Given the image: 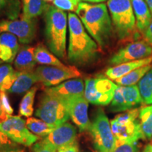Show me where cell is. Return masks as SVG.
Segmentation results:
<instances>
[{
    "label": "cell",
    "instance_id": "42",
    "mask_svg": "<svg viewBox=\"0 0 152 152\" xmlns=\"http://www.w3.org/2000/svg\"><path fill=\"white\" fill-rule=\"evenodd\" d=\"M80 1H87V2H92V3H99L102 1H106V0H80Z\"/></svg>",
    "mask_w": 152,
    "mask_h": 152
},
{
    "label": "cell",
    "instance_id": "22",
    "mask_svg": "<svg viewBox=\"0 0 152 152\" xmlns=\"http://www.w3.org/2000/svg\"><path fill=\"white\" fill-rule=\"evenodd\" d=\"M22 2L21 16L27 19H35L45 13L49 7L45 0H22Z\"/></svg>",
    "mask_w": 152,
    "mask_h": 152
},
{
    "label": "cell",
    "instance_id": "20",
    "mask_svg": "<svg viewBox=\"0 0 152 152\" xmlns=\"http://www.w3.org/2000/svg\"><path fill=\"white\" fill-rule=\"evenodd\" d=\"M35 48L30 46H24L19 49L15 58L14 66L18 71H33L35 64Z\"/></svg>",
    "mask_w": 152,
    "mask_h": 152
},
{
    "label": "cell",
    "instance_id": "37",
    "mask_svg": "<svg viewBox=\"0 0 152 152\" xmlns=\"http://www.w3.org/2000/svg\"><path fill=\"white\" fill-rule=\"evenodd\" d=\"M144 39L152 47V20L145 31L144 32Z\"/></svg>",
    "mask_w": 152,
    "mask_h": 152
},
{
    "label": "cell",
    "instance_id": "30",
    "mask_svg": "<svg viewBox=\"0 0 152 152\" xmlns=\"http://www.w3.org/2000/svg\"><path fill=\"white\" fill-rule=\"evenodd\" d=\"M37 87H34L28 90L20 102L19 114L26 117H30L33 113V104Z\"/></svg>",
    "mask_w": 152,
    "mask_h": 152
},
{
    "label": "cell",
    "instance_id": "32",
    "mask_svg": "<svg viewBox=\"0 0 152 152\" xmlns=\"http://www.w3.org/2000/svg\"><path fill=\"white\" fill-rule=\"evenodd\" d=\"M54 7L63 11H76L80 0H54Z\"/></svg>",
    "mask_w": 152,
    "mask_h": 152
},
{
    "label": "cell",
    "instance_id": "13",
    "mask_svg": "<svg viewBox=\"0 0 152 152\" xmlns=\"http://www.w3.org/2000/svg\"><path fill=\"white\" fill-rule=\"evenodd\" d=\"M142 103H143V101L138 85H118L111 101L110 110L113 112L128 111Z\"/></svg>",
    "mask_w": 152,
    "mask_h": 152
},
{
    "label": "cell",
    "instance_id": "21",
    "mask_svg": "<svg viewBox=\"0 0 152 152\" xmlns=\"http://www.w3.org/2000/svg\"><path fill=\"white\" fill-rule=\"evenodd\" d=\"M38 78L33 71H18L16 80L9 90L11 93L22 94L30 90Z\"/></svg>",
    "mask_w": 152,
    "mask_h": 152
},
{
    "label": "cell",
    "instance_id": "43",
    "mask_svg": "<svg viewBox=\"0 0 152 152\" xmlns=\"http://www.w3.org/2000/svg\"><path fill=\"white\" fill-rule=\"evenodd\" d=\"M151 144H152V140H151Z\"/></svg>",
    "mask_w": 152,
    "mask_h": 152
},
{
    "label": "cell",
    "instance_id": "9",
    "mask_svg": "<svg viewBox=\"0 0 152 152\" xmlns=\"http://www.w3.org/2000/svg\"><path fill=\"white\" fill-rule=\"evenodd\" d=\"M37 30L35 19H27L21 16L20 19H4L0 20V34L9 33L18 38L22 44H30L35 39Z\"/></svg>",
    "mask_w": 152,
    "mask_h": 152
},
{
    "label": "cell",
    "instance_id": "25",
    "mask_svg": "<svg viewBox=\"0 0 152 152\" xmlns=\"http://www.w3.org/2000/svg\"><path fill=\"white\" fill-rule=\"evenodd\" d=\"M140 124L143 134V140L152 137V104L140 110Z\"/></svg>",
    "mask_w": 152,
    "mask_h": 152
},
{
    "label": "cell",
    "instance_id": "29",
    "mask_svg": "<svg viewBox=\"0 0 152 152\" xmlns=\"http://www.w3.org/2000/svg\"><path fill=\"white\" fill-rule=\"evenodd\" d=\"M20 11V0H0V15L4 14L9 20L17 19Z\"/></svg>",
    "mask_w": 152,
    "mask_h": 152
},
{
    "label": "cell",
    "instance_id": "28",
    "mask_svg": "<svg viewBox=\"0 0 152 152\" xmlns=\"http://www.w3.org/2000/svg\"><path fill=\"white\" fill-rule=\"evenodd\" d=\"M138 87L143 103L152 104V68L139 82Z\"/></svg>",
    "mask_w": 152,
    "mask_h": 152
},
{
    "label": "cell",
    "instance_id": "1",
    "mask_svg": "<svg viewBox=\"0 0 152 152\" xmlns=\"http://www.w3.org/2000/svg\"><path fill=\"white\" fill-rule=\"evenodd\" d=\"M68 26L69 31L68 58L69 61L78 66L92 61L97 56L98 45L85 31L79 17L73 13H69Z\"/></svg>",
    "mask_w": 152,
    "mask_h": 152
},
{
    "label": "cell",
    "instance_id": "19",
    "mask_svg": "<svg viewBox=\"0 0 152 152\" xmlns=\"http://www.w3.org/2000/svg\"><path fill=\"white\" fill-rule=\"evenodd\" d=\"M136 20V27L140 33H144L152 20L149 7L144 0H131Z\"/></svg>",
    "mask_w": 152,
    "mask_h": 152
},
{
    "label": "cell",
    "instance_id": "33",
    "mask_svg": "<svg viewBox=\"0 0 152 152\" xmlns=\"http://www.w3.org/2000/svg\"><path fill=\"white\" fill-rule=\"evenodd\" d=\"M57 150L43 141L37 142L33 147V152H56Z\"/></svg>",
    "mask_w": 152,
    "mask_h": 152
},
{
    "label": "cell",
    "instance_id": "17",
    "mask_svg": "<svg viewBox=\"0 0 152 152\" xmlns=\"http://www.w3.org/2000/svg\"><path fill=\"white\" fill-rule=\"evenodd\" d=\"M19 51L18 39L9 33L0 34V64L11 63Z\"/></svg>",
    "mask_w": 152,
    "mask_h": 152
},
{
    "label": "cell",
    "instance_id": "40",
    "mask_svg": "<svg viewBox=\"0 0 152 152\" xmlns=\"http://www.w3.org/2000/svg\"><path fill=\"white\" fill-rule=\"evenodd\" d=\"M142 152H152V144H147V145L144 147V149H143Z\"/></svg>",
    "mask_w": 152,
    "mask_h": 152
},
{
    "label": "cell",
    "instance_id": "35",
    "mask_svg": "<svg viewBox=\"0 0 152 152\" xmlns=\"http://www.w3.org/2000/svg\"><path fill=\"white\" fill-rule=\"evenodd\" d=\"M16 146H18V144L13 142L7 134L0 130V150Z\"/></svg>",
    "mask_w": 152,
    "mask_h": 152
},
{
    "label": "cell",
    "instance_id": "10",
    "mask_svg": "<svg viewBox=\"0 0 152 152\" xmlns=\"http://www.w3.org/2000/svg\"><path fill=\"white\" fill-rule=\"evenodd\" d=\"M0 130L16 144L30 147L38 140L37 136L30 132L26 122L20 116H9L0 123Z\"/></svg>",
    "mask_w": 152,
    "mask_h": 152
},
{
    "label": "cell",
    "instance_id": "34",
    "mask_svg": "<svg viewBox=\"0 0 152 152\" xmlns=\"http://www.w3.org/2000/svg\"><path fill=\"white\" fill-rule=\"evenodd\" d=\"M0 96H1V104H2L4 110L7 115L11 116L12 115L13 112H14V110L11 107L8 96H7L5 92H3V91H0Z\"/></svg>",
    "mask_w": 152,
    "mask_h": 152
},
{
    "label": "cell",
    "instance_id": "12",
    "mask_svg": "<svg viewBox=\"0 0 152 152\" xmlns=\"http://www.w3.org/2000/svg\"><path fill=\"white\" fill-rule=\"evenodd\" d=\"M152 56V47L145 39H139L128 43L120 49L109 60L111 65L143 59Z\"/></svg>",
    "mask_w": 152,
    "mask_h": 152
},
{
    "label": "cell",
    "instance_id": "6",
    "mask_svg": "<svg viewBox=\"0 0 152 152\" xmlns=\"http://www.w3.org/2000/svg\"><path fill=\"white\" fill-rule=\"evenodd\" d=\"M117 86L111 80L103 75L90 77L85 80L84 96L92 104L108 105L113 99Z\"/></svg>",
    "mask_w": 152,
    "mask_h": 152
},
{
    "label": "cell",
    "instance_id": "41",
    "mask_svg": "<svg viewBox=\"0 0 152 152\" xmlns=\"http://www.w3.org/2000/svg\"><path fill=\"white\" fill-rule=\"evenodd\" d=\"M144 1H145L146 3H147V4L148 6V7H149V11H150V12H151V14L152 16V0H144Z\"/></svg>",
    "mask_w": 152,
    "mask_h": 152
},
{
    "label": "cell",
    "instance_id": "8",
    "mask_svg": "<svg viewBox=\"0 0 152 152\" xmlns=\"http://www.w3.org/2000/svg\"><path fill=\"white\" fill-rule=\"evenodd\" d=\"M35 115L45 122L55 127L65 123L70 118L64 102L46 93L41 99Z\"/></svg>",
    "mask_w": 152,
    "mask_h": 152
},
{
    "label": "cell",
    "instance_id": "11",
    "mask_svg": "<svg viewBox=\"0 0 152 152\" xmlns=\"http://www.w3.org/2000/svg\"><path fill=\"white\" fill-rule=\"evenodd\" d=\"M35 73L38 78V82L46 87L55 86L63 81L71 78H75L81 76L80 72L75 66H42L38 67Z\"/></svg>",
    "mask_w": 152,
    "mask_h": 152
},
{
    "label": "cell",
    "instance_id": "31",
    "mask_svg": "<svg viewBox=\"0 0 152 152\" xmlns=\"http://www.w3.org/2000/svg\"><path fill=\"white\" fill-rule=\"evenodd\" d=\"M112 152H138V147L136 142L121 141L115 139V145Z\"/></svg>",
    "mask_w": 152,
    "mask_h": 152
},
{
    "label": "cell",
    "instance_id": "36",
    "mask_svg": "<svg viewBox=\"0 0 152 152\" xmlns=\"http://www.w3.org/2000/svg\"><path fill=\"white\" fill-rule=\"evenodd\" d=\"M57 152H80L78 144L77 141H75L69 145L57 150Z\"/></svg>",
    "mask_w": 152,
    "mask_h": 152
},
{
    "label": "cell",
    "instance_id": "14",
    "mask_svg": "<svg viewBox=\"0 0 152 152\" xmlns=\"http://www.w3.org/2000/svg\"><path fill=\"white\" fill-rule=\"evenodd\" d=\"M70 117L80 132L90 129L91 123L88 117V102L85 96H77L63 101Z\"/></svg>",
    "mask_w": 152,
    "mask_h": 152
},
{
    "label": "cell",
    "instance_id": "23",
    "mask_svg": "<svg viewBox=\"0 0 152 152\" xmlns=\"http://www.w3.org/2000/svg\"><path fill=\"white\" fill-rule=\"evenodd\" d=\"M35 58L37 64H42V65L58 66V67L65 66L60 61L57 57L54 56V54H52L49 50H47L46 47L42 45H39L35 47Z\"/></svg>",
    "mask_w": 152,
    "mask_h": 152
},
{
    "label": "cell",
    "instance_id": "4",
    "mask_svg": "<svg viewBox=\"0 0 152 152\" xmlns=\"http://www.w3.org/2000/svg\"><path fill=\"white\" fill-rule=\"evenodd\" d=\"M107 7L114 28L121 40L137 38L141 33L136 27V20L131 0H108Z\"/></svg>",
    "mask_w": 152,
    "mask_h": 152
},
{
    "label": "cell",
    "instance_id": "27",
    "mask_svg": "<svg viewBox=\"0 0 152 152\" xmlns=\"http://www.w3.org/2000/svg\"><path fill=\"white\" fill-rule=\"evenodd\" d=\"M26 125L32 132L39 137H47L56 128L42 120L36 119L35 118H28L26 121Z\"/></svg>",
    "mask_w": 152,
    "mask_h": 152
},
{
    "label": "cell",
    "instance_id": "24",
    "mask_svg": "<svg viewBox=\"0 0 152 152\" xmlns=\"http://www.w3.org/2000/svg\"><path fill=\"white\" fill-rule=\"evenodd\" d=\"M152 68L151 64L137 68L127 75H125L121 78L115 80V84L121 85V86H132L135 85L140 82L142 77L147 74L148 71Z\"/></svg>",
    "mask_w": 152,
    "mask_h": 152
},
{
    "label": "cell",
    "instance_id": "39",
    "mask_svg": "<svg viewBox=\"0 0 152 152\" xmlns=\"http://www.w3.org/2000/svg\"><path fill=\"white\" fill-rule=\"evenodd\" d=\"M0 152H26V151L22 148L19 147L18 146H16V147L5 148L0 150Z\"/></svg>",
    "mask_w": 152,
    "mask_h": 152
},
{
    "label": "cell",
    "instance_id": "38",
    "mask_svg": "<svg viewBox=\"0 0 152 152\" xmlns=\"http://www.w3.org/2000/svg\"><path fill=\"white\" fill-rule=\"evenodd\" d=\"M9 115H7L4 111V110L3 109L2 104H1V96H0V123L4 122L5 121H7L8 119Z\"/></svg>",
    "mask_w": 152,
    "mask_h": 152
},
{
    "label": "cell",
    "instance_id": "18",
    "mask_svg": "<svg viewBox=\"0 0 152 152\" xmlns=\"http://www.w3.org/2000/svg\"><path fill=\"white\" fill-rule=\"evenodd\" d=\"M151 63L152 56L143 58V59L123 63V64H119V65H117L106 70V75L107 76L108 78L111 80H115L121 78V77L127 75V74L137 69V68L144 66L149 65Z\"/></svg>",
    "mask_w": 152,
    "mask_h": 152
},
{
    "label": "cell",
    "instance_id": "2",
    "mask_svg": "<svg viewBox=\"0 0 152 152\" xmlns=\"http://www.w3.org/2000/svg\"><path fill=\"white\" fill-rule=\"evenodd\" d=\"M76 13L95 42L100 47L106 46L111 39L113 28L105 4L80 2Z\"/></svg>",
    "mask_w": 152,
    "mask_h": 152
},
{
    "label": "cell",
    "instance_id": "7",
    "mask_svg": "<svg viewBox=\"0 0 152 152\" xmlns=\"http://www.w3.org/2000/svg\"><path fill=\"white\" fill-rule=\"evenodd\" d=\"M89 130L97 152H112L115 145V137L111 123L103 109H98L96 111Z\"/></svg>",
    "mask_w": 152,
    "mask_h": 152
},
{
    "label": "cell",
    "instance_id": "16",
    "mask_svg": "<svg viewBox=\"0 0 152 152\" xmlns=\"http://www.w3.org/2000/svg\"><path fill=\"white\" fill-rule=\"evenodd\" d=\"M85 83L82 79H73L64 82L56 87L47 88L45 93L64 101L77 96H84Z\"/></svg>",
    "mask_w": 152,
    "mask_h": 152
},
{
    "label": "cell",
    "instance_id": "15",
    "mask_svg": "<svg viewBox=\"0 0 152 152\" xmlns=\"http://www.w3.org/2000/svg\"><path fill=\"white\" fill-rule=\"evenodd\" d=\"M76 129L68 123L56 127L42 141L56 150L66 147L76 141Z\"/></svg>",
    "mask_w": 152,
    "mask_h": 152
},
{
    "label": "cell",
    "instance_id": "26",
    "mask_svg": "<svg viewBox=\"0 0 152 152\" xmlns=\"http://www.w3.org/2000/svg\"><path fill=\"white\" fill-rule=\"evenodd\" d=\"M18 71H15L10 64L0 66V91H9L17 77Z\"/></svg>",
    "mask_w": 152,
    "mask_h": 152
},
{
    "label": "cell",
    "instance_id": "3",
    "mask_svg": "<svg viewBox=\"0 0 152 152\" xmlns=\"http://www.w3.org/2000/svg\"><path fill=\"white\" fill-rule=\"evenodd\" d=\"M47 45L54 55L64 58L66 55L68 16L63 10L49 6L45 15Z\"/></svg>",
    "mask_w": 152,
    "mask_h": 152
},
{
    "label": "cell",
    "instance_id": "5",
    "mask_svg": "<svg viewBox=\"0 0 152 152\" xmlns=\"http://www.w3.org/2000/svg\"><path fill=\"white\" fill-rule=\"evenodd\" d=\"M140 109H132L124 113L118 115L111 121L112 132L115 140L137 142L143 139L140 121Z\"/></svg>",
    "mask_w": 152,
    "mask_h": 152
}]
</instances>
